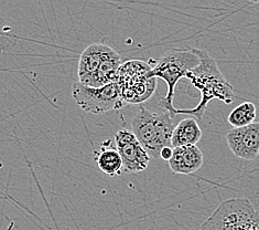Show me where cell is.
<instances>
[{
    "label": "cell",
    "mask_w": 259,
    "mask_h": 230,
    "mask_svg": "<svg viewBox=\"0 0 259 230\" xmlns=\"http://www.w3.org/2000/svg\"><path fill=\"white\" fill-rule=\"evenodd\" d=\"M200 59L199 64L187 74L189 81L188 94L192 97L200 95V102L193 109L176 110V115H193L195 120H202L207 104L212 100H220L231 104L235 100L233 85L228 82L221 72L218 62L207 51L193 49Z\"/></svg>",
    "instance_id": "obj_1"
},
{
    "label": "cell",
    "mask_w": 259,
    "mask_h": 230,
    "mask_svg": "<svg viewBox=\"0 0 259 230\" xmlns=\"http://www.w3.org/2000/svg\"><path fill=\"white\" fill-rule=\"evenodd\" d=\"M72 96L79 109L91 114H102L108 111L120 110L125 107L117 82L102 88H90L82 83H75L72 88Z\"/></svg>",
    "instance_id": "obj_6"
},
{
    "label": "cell",
    "mask_w": 259,
    "mask_h": 230,
    "mask_svg": "<svg viewBox=\"0 0 259 230\" xmlns=\"http://www.w3.org/2000/svg\"><path fill=\"white\" fill-rule=\"evenodd\" d=\"M201 230H259V213L246 198H231L213 211Z\"/></svg>",
    "instance_id": "obj_4"
},
{
    "label": "cell",
    "mask_w": 259,
    "mask_h": 230,
    "mask_svg": "<svg viewBox=\"0 0 259 230\" xmlns=\"http://www.w3.org/2000/svg\"><path fill=\"white\" fill-rule=\"evenodd\" d=\"M202 138V129L193 117L182 120L175 127L172 134V148L196 145Z\"/></svg>",
    "instance_id": "obj_12"
},
{
    "label": "cell",
    "mask_w": 259,
    "mask_h": 230,
    "mask_svg": "<svg viewBox=\"0 0 259 230\" xmlns=\"http://www.w3.org/2000/svg\"><path fill=\"white\" fill-rule=\"evenodd\" d=\"M107 47L104 43H93L82 52L77 68L79 83L92 88Z\"/></svg>",
    "instance_id": "obj_9"
},
{
    "label": "cell",
    "mask_w": 259,
    "mask_h": 230,
    "mask_svg": "<svg viewBox=\"0 0 259 230\" xmlns=\"http://www.w3.org/2000/svg\"><path fill=\"white\" fill-rule=\"evenodd\" d=\"M256 116V105L251 102H244L232 110L227 117V121L234 128H238L248 126L250 124L255 123Z\"/></svg>",
    "instance_id": "obj_13"
},
{
    "label": "cell",
    "mask_w": 259,
    "mask_h": 230,
    "mask_svg": "<svg viewBox=\"0 0 259 230\" xmlns=\"http://www.w3.org/2000/svg\"><path fill=\"white\" fill-rule=\"evenodd\" d=\"M95 160L98 169L107 175L117 176L124 173L120 155L110 140L105 141L100 150L95 152Z\"/></svg>",
    "instance_id": "obj_11"
},
{
    "label": "cell",
    "mask_w": 259,
    "mask_h": 230,
    "mask_svg": "<svg viewBox=\"0 0 259 230\" xmlns=\"http://www.w3.org/2000/svg\"><path fill=\"white\" fill-rule=\"evenodd\" d=\"M199 62L200 59L193 49H171L157 61L149 72L150 78L162 79L168 85V91L160 100V105L172 119L176 116L177 110L174 107L177 83L180 79L187 78V74L194 69Z\"/></svg>",
    "instance_id": "obj_3"
},
{
    "label": "cell",
    "mask_w": 259,
    "mask_h": 230,
    "mask_svg": "<svg viewBox=\"0 0 259 230\" xmlns=\"http://www.w3.org/2000/svg\"><path fill=\"white\" fill-rule=\"evenodd\" d=\"M203 163H204V157L202 151L197 145H191L174 148L169 166L175 174L190 175L199 171Z\"/></svg>",
    "instance_id": "obj_10"
},
{
    "label": "cell",
    "mask_w": 259,
    "mask_h": 230,
    "mask_svg": "<svg viewBox=\"0 0 259 230\" xmlns=\"http://www.w3.org/2000/svg\"><path fill=\"white\" fill-rule=\"evenodd\" d=\"M151 69L149 63L140 60H131L121 64L116 82L126 105L144 103L155 93L157 79L149 77Z\"/></svg>",
    "instance_id": "obj_5"
},
{
    "label": "cell",
    "mask_w": 259,
    "mask_h": 230,
    "mask_svg": "<svg viewBox=\"0 0 259 230\" xmlns=\"http://www.w3.org/2000/svg\"><path fill=\"white\" fill-rule=\"evenodd\" d=\"M115 145L121 157L124 173L143 172L149 165L150 156L131 130L119 129L115 134Z\"/></svg>",
    "instance_id": "obj_7"
},
{
    "label": "cell",
    "mask_w": 259,
    "mask_h": 230,
    "mask_svg": "<svg viewBox=\"0 0 259 230\" xmlns=\"http://www.w3.org/2000/svg\"><path fill=\"white\" fill-rule=\"evenodd\" d=\"M132 127L150 158L159 159L164 147H172L171 140L176 126L168 112L153 113L140 105L132 121Z\"/></svg>",
    "instance_id": "obj_2"
},
{
    "label": "cell",
    "mask_w": 259,
    "mask_h": 230,
    "mask_svg": "<svg viewBox=\"0 0 259 230\" xmlns=\"http://www.w3.org/2000/svg\"><path fill=\"white\" fill-rule=\"evenodd\" d=\"M172 154H174V148L172 147H164L163 150L160 153V158L169 161L172 157Z\"/></svg>",
    "instance_id": "obj_14"
},
{
    "label": "cell",
    "mask_w": 259,
    "mask_h": 230,
    "mask_svg": "<svg viewBox=\"0 0 259 230\" xmlns=\"http://www.w3.org/2000/svg\"><path fill=\"white\" fill-rule=\"evenodd\" d=\"M226 142L236 157L245 160L255 159L259 154V122L228 130Z\"/></svg>",
    "instance_id": "obj_8"
},
{
    "label": "cell",
    "mask_w": 259,
    "mask_h": 230,
    "mask_svg": "<svg viewBox=\"0 0 259 230\" xmlns=\"http://www.w3.org/2000/svg\"><path fill=\"white\" fill-rule=\"evenodd\" d=\"M258 156H259V154H258Z\"/></svg>",
    "instance_id": "obj_15"
}]
</instances>
